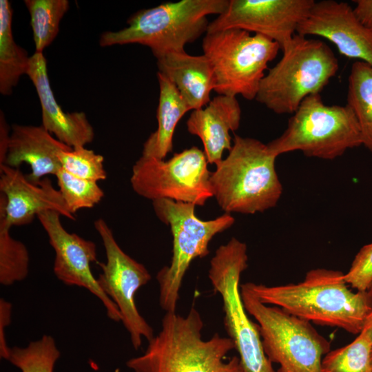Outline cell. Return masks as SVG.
Instances as JSON below:
<instances>
[{
    "mask_svg": "<svg viewBox=\"0 0 372 372\" xmlns=\"http://www.w3.org/2000/svg\"><path fill=\"white\" fill-rule=\"evenodd\" d=\"M346 282L357 291L369 290L372 284V242L364 245L344 273Z\"/></svg>",
    "mask_w": 372,
    "mask_h": 372,
    "instance_id": "obj_30",
    "label": "cell"
},
{
    "mask_svg": "<svg viewBox=\"0 0 372 372\" xmlns=\"http://www.w3.org/2000/svg\"><path fill=\"white\" fill-rule=\"evenodd\" d=\"M347 105L360 126L362 145L372 152V65L361 61L353 63L348 79Z\"/></svg>",
    "mask_w": 372,
    "mask_h": 372,
    "instance_id": "obj_23",
    "label": "cell"
},
{
    "mask_svg": "<svg viewBox=\"0 0 372 372\" xmlns=\"http://www.w3.org/2000/svg\"><path fill=\"white\" fill-rule=\"evenodd\" d=\"M94 225L106 256L105 262H99L101 273L97 278L98 283L116 305L132 344L137 350L143 338L149 341L154 336L153 328L140 314L135 302L137 291L149 282L151 275L143 264L123 251L103 218L96 220Z\"/></svg>",
    "mask_w": 372,
    "mask_h": 372,
    "instance_id": "obj_12",
    "label": "cell"
},
{
    "mask_svg": "<svg viewBox=\"0 0 372 372\" xmlns=\"http://www.w3.org/2000/svg\"><path fill=\"white\" fill-rule=\"evenodd\" d=\"M371 366H372V350H371Z\"/></svg>",
    "mask_w": 372,
    "mask_h": 372,
    "instance_id": "obj_35",
    "label": "cell"
},
{
    "mask_svg": "<svg viewBox=\"0 0 372 372\" xmlns=\"http://www.w3.org/2000/svg\"><path fill=\"white\" fill-rule=\"evenodd\" d=\"M229 0H181L142 9L127 20V26L104 32L101 47L138 43L148 47L156 59L174 52H183L207 32V16L220 14Z\"/></svg>",
    "mask_w": 372,
    "mask_h": 372,
    "instance_id": "obj_4",
    "label": "cell"
},
{
    "mask_svg": "<svg viewBox=\"0 0 372 372\" xmlns=\"http://www.w3.org/2000/svg\"><path fill=\"white\" fill-rule=\"evenodd\" d=\"M200 314L192 307L186 316L166 312L161 328L144 353L130 359L133 372H243L239 357L225 361L234 349L229 337L214 334L204 340Z\"/></svg>",
    "mask_w": 372,
    "mask_h": 372,
    "instance_id": "obj_2",
    "label": "cell"
},
{
    "mask_svg": "<svg viewBox=\"0 0 372 372\" xmlns=\"http://www.w3.org/2000/svg\"><path fill=\"white\" fill-rule=\"evenodd\" d=\"M369 290L372 292V284ZM362 331L367 332L372 338V309L366 319Z\"/></svg>",
    "mask_w": 372,
    "mask_h": 372,
    "instance_id": "obj_34",
    "label": "cell"
},
{
    "mask_svg": "<svg viewBox=\"0 0 372 372\" xmlns=\"http://www.w3.org/2000/svg\"><path fill=\"white\" fill-rule=\"evenodd\" d=\"M159 100L156 112L158 127L143 145L142 155L164 160L172 151L173 136L177 124L190 111L176 87L163 74L157 72Z\"/></svg>",
    "mask_w": 372,
    "mask_h": 372,
    "instance_id": "obj_21",
    "label": "cell"
},
{
    "mask_svg": "<svg viewBox=\"0 0 372 372\" xmlns=\"http://www.w3.org/2000/svg\"><path fill=\"white\" fill-rule=\"evenodd\" d=\"M62 168L79 178L99 182L107 178L104 158L85 147H79L59 154Z\"/></svg>",
    "mask_w": 372,
    "mask_h": 372,
    "instance_id": "obj_29",
    "label": "cell"
},
{
    "mask_svg": "<svg viewBox=\"0 0 372 372\" xmlns=\"http://www.w3.org/2000/svg\"><path fill=\"white\" fill-rule=\"evenodd\" d=\"M240 293L247 313L257 322L267 357L280 365L276 372H322L331 343L311 322L261 302L245 283Z\"/></svg>",
    "mask_w": 372,
    "mask_h": 372,
    "instance_id": "obj_7",
    "label": "cell"
},
{
    "mask_svg": "<svg viewBox=\"0 0 372 372\" xmlns=\"http://www.w3.org/2000/svg\"><path fill=\"white\" fill-rule=\"evenodd\" d=\"M240 120L236 97L218 95L204 107L192 110L187 128L200 139L208 163L216 165L223 160L224 151L231 149L229 132L239 127Z\"/></svg>",
    "mask_w": 372,
    "mask_h": 372,
    "instance_id": "obj_19",
    "label": "cell"
},
{
    "mask_svg": "<svg viewBox=\"0 0 372 372\" xmlns=\"http://www.w3.org/2000/svg\"><path fill=\"white\" fill-rule=\"evenodd\" d=\"M55 176L68 209L74 216L80 209L92 208L104 196V192L97 182L79 178L63 168Z\"/></svg>",
    "mask_w": 372,
    "mask_h": 372,
    "instance_id": "obj_28",
    "label": "cell"
},
{
    "mask_svg": "<svg viewBox=\"0 0 372 372\" xmlns=\"http://www.w3.org/2000/svg\"><path fill=\"white\" fill-rule=\"evenodd\" d=\"M10 227L0 213V283L10 286L28 275L30 256L26 246L12 237Z\"/></svg>",
    "mask_w": 372,
    "mask_h": 372,
    "instance_id": "obj_26",
    "label": "cell"
},
{
    "mask_svg": "<svg viewBox=\"0 0 372 372\" xmlns=\"http://www.w3.org/2000/svg\"><path fill=\"white\" fill-rule=\"evenodd\" d=\"M12 9L8 0L0 1V93L12 94L20 78L26 74L30 56L16 43L12 31Z\"/></svg>",
    "mask_w": 372,
    "mask_h": 372,
    "instance_id": "obj_22",
    "label": "cell"
},
{
    "mask_svg": "<svg viewBox=\"0 0 372 372\" xmlns=\"http://www.w3.org/2000/svg\"><path fill=\"white\" fill-rule=\"evenodd\" d=\"M227 156L210 176L213 196L225 213L254 214L274 207L282 186L278 157L260 141L235 134Z\"/></svg>",
    "mask_w": 372,
    "mask_h": 372,
    "instance_id": "obj_3",
    "label": "cell"
},
{
    "mask_svg": "<svg viewBox=\"0 0 372 372\" xmlns=\"http://www.w3.org/2000/svg\"><path fill=\"white\" fill-rule=\"evenodd\" d=\"M158 218L169 225L173 237L172 257L156 275L159 304L166 312H175L184 276L192 262L209 254V244L217 234L233 225L234 218L225 213L203 220L195 214L196 205L169 199L152 201Z\"/></svg>",
    "mask_w": 372,
    "mask_h": 372,
    "instance_id": "obj_9",
    "label": "cell"
},
{
    "mask_svg": "<svg viewBox=\"0 0 372 372\" xmlns=\"http://www.w3.org/2000/svg\"><path fill=\"white\" fill-rule=\"evenodd\" d=\"M372 338L362 331L349 344L331 350L322 360V372H372Z\"/></svg>",
    "mask_w": 372,
    "mask_h": 372,
    "instance_id": "obj_25",
    "label": "cell"
},
{
    "mask_svg": "<svg viewBox=\"0 0 372 372\" xmlns=\"http://www.w3.org/2000/svg\"><path fill=\"white\" fill-rule=\"evenodd\" d=\"M245 285L264 304L279 307L310 322L336 327L353 334L361 333L372 309V292L369 289L353 291L344 273L338 270L311 269L296 284Z\"/></svg>",
    "mask_w": 372,
    "mask_h": 372,
    "instance_id": "obj_1",
    "label": "cell"
},
{
    "mask_svg": "<svg viewBox=\"0 0 372 372\" xmlns=\"http://www.w3.org/2000/svg\"><path fill=\"white\" fill-rule=\"evenodd\" d=\"M30 16L35 52L43 53L54 40L60 22L69 10L68 0H25Z\"/></svg>",
    "mask_w": 372,
    "mask_h": 372,
    "instance_id": "obj_24",
    "label": "cell"
},
{
    "mask_svg": "<svg viewBox=\"0 0 372 372\" xmlns=\"http://www.w3.org/2000/svg\"><path fill=\"white\" fill-rule=\"evenodd\" d=\"M353 2L355 4L353 11L359 21L372 31V0H355Z\"/></svg>",
    "mask_w": 372,
    "mask_h": 372,
    "instance_id": "obj_32",
    "label": "cell"
},
{
    "mask_svg": "<svg viewBox=\"0 0 372 372\" xmlns=\"http://www.w3.org/2000/svg\"><path fill=\"white\" fill-rule=\"evenodd\" d=\"M315 1L229 0L226 10L209 22L207 32L240 29L265 36L276 42L282 50L296 34Z\"/></svg>",
    "mask_w": 372,
    "mask_h": 372,
    "instance_id": "obj_13",
    "label": "cell"
},
{
    "mask_svg": "<svg viewBox=\"0 0 372 372\" xmlns=\"http://www.w3.org/2000/svg\"><path fill=\"white\" fill-rule=\"evenodd\" d=\"M12 304L3 298L0 299V355L8 360L10 348L6 339V327L11 321Z\"/></svg>",
    "mask_w": 372,
    "mask_h": 372,
    "instance_id": "obj_31",
    "label": "cell"
},
{
    "mask_svg": "<svg viewBox=\"0 0 372 372\" xmlns=\"http://www.w3.org/2000/svg\"><path fill=\"white\" fill-rule=\"evenodd\" d=\"M61 216L53 211H44L37 216L55 252L53 271L56 277L66 285L88 290L103 303L110 320L121 321L116 305L103 291L92 272L91 263L97 262L95 243L68 232L62 225Z\"/></svg>",
    "mask_w": 372,
    "mask_h": 372,
    "instance_id": "obj_14",
    "label": "cell"
},
{
    "mask_svg": "<svg viewBox=\"0 0 372 372\" xmlns=\"http://www.w3.org/2000/svg\"><path fill=\"white\" fill-rule=\"evenodd\" d=\"M60 355L54 338L43 335L25 347L10 348L7 360L22 372H54Z\"/></svg>",
    "mask_w": 372,
    "mask_h": 372,
    "instance_id": "obj_27",
    "label": "cell"
},
{
    "mask_svg": "<svg viewBox=\"0 0 372 372\" xmlns=\"http://www.w3.org/2000/svg\"><path fill=\"white\" fill-rule=\"evenodd\" d=\"M0 213L8 225L30 224L39 214L53 211L61 216L75 220L59 192L49 178L38 184L31 183L19 168L0 165Z\"/></svg>",
    "mask_w": 372,
    "mask_h": 372,
    "instance_id": "obj_16",
    "label": "cell"
},
{
    "mask_svg": "<svg viewBox=\"0 0 372 372\" xmlns=\"http://www.w3.org/2000/svg\"><path fill=\"white\" fill-rule=\"evenodd\" d=\"M296 34L326 39L342 55L372 65V31L359 21L348 3L315 1Z\"/></svg>",
    "mask_w": 372,
    "mask_h": 372,
    "instance_id": "obj_15",
    "label": "cell"
},
{
    "mask_svg": "<svg viewBox=\"0 0 372 372\" xmlns=\"http://www.w3.org/2000/svg\"><path fill=\"white\" fill-rule=\"evenodd\" d=\"M247 262L246 244L232 238L216 249L208 277L221 296L224 326L239 354L243 372H276L265 353L258 326L248 318L241 299L240 279Z\"/></svg>",
    "mask_w": 372,
    "mask_h": 372,
    "instance_id": "obj_10",
    "label": "cell"
},
{
    "mask_svg": "<svg viewBox=\"0 0 372 372\" xmlns=\"http://www.w3.org/2000/svg\"><path fill=\"white\" fill-rule=\"evenodd\" d=\"M156 64L158 72L173 83L190 110L203 108L209 103L215 76L205 55L174 52L158 59Z\"/></svg>",
    "mask_w": 372,
    "mask_h": 372,
    "instance_id": "obj_20",
    "label": "cell"
},
{
    "mask_svg": "<svg viewBox=\"0 0 372 372\" xmlns=\"http://www.w3.org/2000/svg\"><path fill=\"white\" fill-rule=\"evenodd\" d=\"M204 151L196 146L168 161L141 155L132 167L130 183L139 196L152 201L169 199L203 206L213 196Z\"/></svg>",
    "mask_w": 372,
    "mask_h": 372,
    "instance_id": "obj_11",
    "label": "cell"
},
{
    "mask_svg": "<svg viewBox=\"0 0 372 372\" xmlns=\"http://www.w3.org/2000/svg\"><path fill=\"white\" fill-rule=\"evenodd\" d=\"M203 54L211 63L218 95L255 99L268 63L280 50L271 39L236 28L205 33Z\"/></svg>",
    "mask_w": 372,
    "mask_h": 372,
    "instance_id": "obj_8",
    "label": "cell"
},
{
    "mask_svg": "<svg viewBox=\"0 0 372 372\" xmlns=\"http://www.w3.org/2000/svg\"><path fill=\"white\" fill-rule=\"evenodd\" d=\"M267 145L277 156L300 151L308 157L333 160L362 141L352 110L347 105H326L316 94L302 101L283 133Z\"/></svg>",
    "mask_w": 372,
    "mask_h": 372,
    "instance_id": "obj_6",
    "label": "cell"
},
{
    "mask_svg": "<svg viewBox=\"0 0 372 372\" xmlns=\"http://www.w3.org/2000/svg\"><path fill=\"white\" fill-rule=\"evenodd\" d=\"M26 75L32 82L41 107V125L56 138L72 149L92 142L94 131L83 112H65L55 99L50 87L47 62L43 53L30 59Z\"/></svg>",
    "mask_w": 372,
    "mask_h": 372,
    "instance_id": "obj_17",
    "label": "cell"
},
{
    "mask_svg": "<svg viewBox=\"0 0 372 372\" xmlns=\"http://www.w3.org/2000/svg\"><path fill=\"white\" fill-rule=\"evenodd\" d=\"M11 128L9 127L3 113L0 114V165H4L8 149Z\"/></svg>",
    "mask_w": 372,
    "mask_h": 372,
    "instance_id": "obj_33",
    "label": "cell"
},
{
    "mask_svg": "<svg viewBox=\"0 0 372 372\" xmlns=\"http://www.w3.org/2000/svg\"><path fill=\"white\" fill-rule=\"evenodd\" d=\"M261 81L256 100L278 114H293L307 96L320 94L338 71L324 42L296 34Z\"/></svg>",
    "mask_w": 372,
    "mask_h": 372,
    "instance_id": "obj_5",
    "label": "cell"
},
{
    "mask_svg": "<svg viewBox=\"0 0 372 372\" xmlns=\"http://www.w3.org/2000/svg\"><path fill=\"white\" fill-rule=\"evenodd\" d=\"M72 148L52 136L42 125L13 124L5 164L19 168L28 164L31 172L27 178L34 184L48 175H54L62 168L59 154Z\"/></svg>",
    "mask_w": 372,
    "mask_h": 372,
    "instance_id": "obj_18",
    "label": "cell"
}]
</instances>
